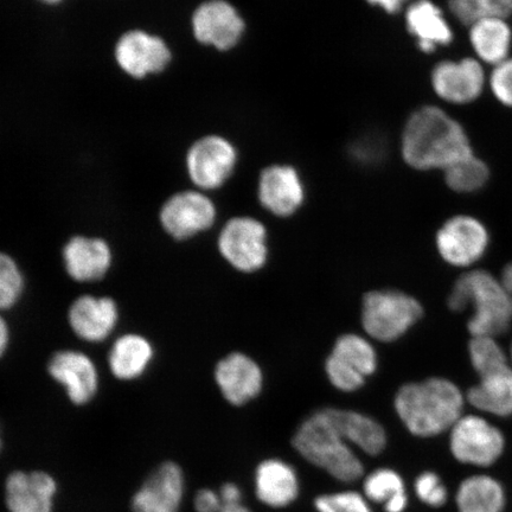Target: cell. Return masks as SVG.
<instances>
[{
	"label": "cell",
	"instance_id": "ac0fdd59",
	"mask_svg": "<svg viewBox=\"0 0 512 512\" xmlns=\"http://www.w3.org/2000/svg\"><path fill=\"white\" fill-rule=\"evenodd\" d=\"M215 381L230 405L243 406L258 398L264 388V374L253 358L233 352L217 363Z\"/></svg>",
	"mask_w": 512,
	"mask_h": 512
},
{
	"label": "cell",
	"instance_id": "8d00e7d4",
	"mask_svg": "<svg viewBox=\"0 0 512 512\" xmlns=\"http://www.w3.org/2000/svg\"><path fill=\"white\" fill-rule=\"evenodd\" d=\"M194 505L196 512H221L223 508L220 495L209 489L197 492Z\"/></svg>",
	"mask_w": 512,
	"mask_h": 512
},
{
	"label": "cell",
	"instance_id": "60d3db41",
	"mask_svg": "<svg viewBox=\"0 0 512 512\" xmlns=\"http://www.w3.org/2000/svg\"><path fill=\"white\" fill-rule=\"evenodd\" d=\"M502 284L512 296V262L504 268L502 275Z\"/></svg>",
	"mask_w": 512,
	"mask_h": 512
},
{
	"label": "cell",
	"instance_id": "ffe728a7",
	"mask_svg": "<svg viewBox=\"0 0 512 512\" xmlns=\"http://www.w3.org/2000/svg\"><path fill=\"white\" fill-rule=\"evenodd\" d=\"M70 328L89 343H101L113 334L119 322L117 303L110 297L81 296L70 306Z\"/></svg>",
	"mask_w": 512,
	"mask_h": 512
},
{
	"label": "cell",
	"instance_id": "d590c367",
	"mask_svg": "<svg viewBox=\"0 0 512 512\" xmlns=\"http://www.w3.org/2000/svg\"><path fill=\"white\" fill-rule=\"evenodd\" d=\"M488 83L495 98L503 106L512 108V57L494 66Z\"/></svg>",
	"mask_w": 512,
	"mask_h": 512
},
{
	"label": "cell",
	"instance_id": "4fadbf2b",
	"mask_svg": "<svg viewBox=\"0 0 512 512\" xmlns=\"http://www.w3.org/2000/svg\"><path fill=\"white\" fill-rule=\"evenodd\" d=\"M431 79L435 94L453 105H467L476 101L486 85L482 63L471 57L438 63Z\"/></svg>",
	"mask_w": 512,
	"mask_h": 512
},
{
	"label": "cell",
	"instance_id": "e0dca14e",
	"mask_svg": "<svg viewBox=\"0 0 512 512\" xmlns=\"http://www.w3.org/2000/svg\"><path fill=\"white\" fill-rule=\"evenodd\" d=\"M59 484L48 472L14 471L5 480V504L9 512H54Z\"/></svg>",
	"mask_w": 512,
	"mask_h": 512
},
{
	"label": "cell",
	"instance_id": "cb8c5ba5",
	"mask_svg": "<svg viewBox=\"0 0 512 512\" xmlns=\"http://www.w3.org/2000/svg\"><path fill=\"white\" fill-rule=\"evenodd\" d=\"M155 357V349L142 335L127 334L114 342L108 355L111 373L121 381L139 379L149 369Z\"/></svg>",
	"mask_w": 512,
	"mask_h": 512
},
{
	"label": "cell",
	"instance_id": "ba28073f",
	"mask_svg": "<svg viewBox=\"0 0 512 512\" xmlns=\"http://www.w3.org/2000/svg\"><path fill=\"white\" fill-rule=\"evenodd\" d=\"M504 446L502 432L479 416H462L451 428V452L460 463L479 467L494 465L501 458Z\"/></svg>",
	"mask_w": 512,
	"mask_h": 512
},
{
	"label": "cell",
	"instance_id": "3957f363",
	"mask_svg": "<svg viewBox=\"0 0 512 512\" xmlns=\"http://www.w3.org/2000/svg\"><path fill=\"white\" fill-rule=\"evenodd\" d=\"M293 447L307 462L339 482L352 483L363 476V464L339 432L329 408L320 409L304 420L294 434Z\"/></svg>",
	"mask_w": 512,
	"mask_h": 512
},
{
	"label": "cell",
	"instance_id": "8fae6325",
	"mask_svg": "<svg viewBox=\"0 0 512 512\" xmlns=\"http://www.w3.org/2000/svg\"><path fill=\"white\" fill-rule=\"evenodd\" d=\"M115 60L127 75L144 79L163 72L171 61V51L162 38L143 30H132L120 37Z\"/></svg>",
	"mask_w": 512,
	"mask_h": 512
},
{
	"label": "cell",
	"instance_id": "1f68e13d",
	"mask_svg": "<svg viewBox=\"0 0 512 512\" xmlns=\"http://www.w3.org/2000/svg\"><path fill=\"white\" fill-rule=\"evenodd\" d=\"M470 356L472 366L479 377L509 368L507 356L491 337H473L470 343Z\"/></svg>",
	"mask_w": 512,
	"mask_h": 512
},
{
	"label": "cell",
	"instance_id": "f1b7e54d",
	"mask_svg": "<svg viewBox=\"0 0 512 512\" xmlns=\"http://www.w3.org/2000/svg\"><path fill=\"white\" fill-rule=\"evenodd\" d=\"M363 490L368 501L383 504L386 512H403L407 508L406 486L398 472L390 469L371 472L364 480Z\"/></svg>",
	"mask_w": 512,
	"mask_h": 512
},
{
	"label": "cell",
	"instance_id": "d6a6232c",
	"mask_svg": "<svg viewBox=\"0 0 512 512\" xmlns=\"http://www.w3.org/2000/svg\"><path fill=\"white\" fill-rule=\"evenodd\" d=\"M25 280L12 256L0 252V312L17 305L24 292Z\"/></svg>",
	"mask_w": 512,
	"mask_h": 512
},
{
	"label": "cell",
	"instance_id": "e575fe53",
	"mask_svg": "<svg viewBox=\"0 0 512 512\" xmlns=\"http://www.w3.org/2000/svg\"><path fill=\"white\" fill-rule=\"evenodd\" d=\"M415 494L422 503L439 508L447 501V489L437 473L427 471L416 478Z\"/></svg>",
	"mask_w": 512,
	"mask_h": 512
},
{
	"label": "cell",
	"instance_id": "52a82bcc",
	"mask_svg": "<svg viewBox=\"0 0 512 512\" xmlns=\"http://www.w3.org/2000/svg\"><path fill=\"white\" fill-rule=\"evenodd\" d=\"M219 251L235 270L243 273L261 270L268 259L264 224L253 217H234L221 230Z\"/></svg>",
	"mask_w": 512,
	"mask_h": 512
},
{
	"label": "cell",
	"instance_id": "ab89813d",
	"mask_svg": "<svg viewBox=\"0 0 512 512\" xmlns=\"http://www.w3.org/2000/svg\"><path fill=\"white\" fill-rule=\"evenodd\" d=\"M10 344V328L6 319L0 315V358L8 351Z\"/></svg>",
	"mask_w": 512,
	"mask_h": 512
},
{
	"label": "cell",
	"instance_id": "9a60e30c",
	"mask_svg": "<svg viewBox=\"0 0 512 512\" xmlns=\"http://www.w3.org/2000/svg\"><path fill=\"white\" fill-rule=\"evenodd\" d=\"M49 375L66 389L76 406L91 402L99 389V373L92 358L78 350L57 351L48 364Z\"/></svg>",
	"mask_w": 512,
	"mask_h": 512
},
{
	"label": "cell",
	"instance_id": "74e56055",
	"mask_svg": "<svg viewBox=\"0 0 512 512\" xmlns=\"http://www.w3.org/2000/svg\"><path fill=\"white\" fill-rule=\"evenodd\" d=\"M223 507L227 505L241 504L242 492L238 485L234 483L224 484L219 492Z\"/></svg>",
	"mask_w": 512,
	"mask_h": 512
},
{
	"label": "cell",
	"instance_id": "5bb4252c",
	"mask_svg": "<svg viewBox=\"0 0 512 512\" xmlns=\"http://www.w3.org/2000/svg\"><path fill=\"white\" fill-rule=\"evenodd\" d=\"M192 31L198 42L219 50H229L238 44L245 31L239 12L226 0H208L192 16Z\"/></svg>",
	"mask_w": 512,
	"mask_h": 512
},
{
	"label": "cell",
	"instance_id": "30bf717a",
	"mask_svg": "<svg viewBox=\"0 0 512 512\" xmlns=\"http://www.w3.org/2000/svg\"><path fill=\"white\" fill-rule=\"evenodd\" d=\"M236 160L235 147L219 136L198 140L188 152L187 168L192 183L198 189L215 190L232 176Z\"/></svg>",
	"mask_w": 512,
	"mask_h": 512
},
{
	"label": "cell",
	"instance_id": "8992f818",
	"mask_svg": "<svg viewBox=\"0 0 512 512\" xmlns=\"http://www.w3.org/2000/svg\"><path fill=\"white\" fill-rule=\"evenodd\" d=\"M379 366L376 350L366 338L356 334L339 337L326 358L325 373L332 386L341 392L361 389Z\"/></svg>",
	"mask_w": 512,
	"mask_h": 512
},
{
	"label": "cell",
	"instance_id": "7a4b0ae2",
	"mask_svg": "<svg viewBox=\"0 0 512 512\" xmlns=\"http://www.w3.org/2000/svg\"><path fill=\"white\" fill-rule=\"evenodd\" d=\"M394 406L409 432L430 438L451 430L462 418L464 398L451 381L430 379L401 387Z\"/></svg>",
	"mask_w": 512,
	"mask_h": 512
},
{
	"label": "cell",
	"instance_id": "ee69618b",
	"mask_svg": "<svg viewBox=\"0 0 512 512\" xmlns=\"http://www.w3.org/2000/svg\"><path fill=\"white\" fill-rule=\"evenodd\" d=\"M3 448V441H2V434H0V452H2Z\"/></svg>",
	"mask_w": 512,
	"mask_h": 512
},
{
	"label": "cell",
	"instance_id": "d4e9b609",
	"mask_svg": "<svg viewBox=\"0 0 512 512\" xmlns=\"http://www.w3.org/2000/svg\"><path fill=\"white\" fill-rule=\"evenodd\" d=\"M332 419L350 445L369 456H377L387 446V433L370 416L347 409L329 408Z\"/></svg>",
	"mask_w": 512,
	"mask_h": 512
},
{
	"label": "cell",
	"instance_id": "f546056e",
	"mask_svg": "<svg viewBox=\"0 0 512 512\" xmlns=\"http://www.w3.org/2000/svg\"><path fill=\"white\" fill-rule=\"evenodd\" d=\"M448 188L453 191L470 194L485 187L490 177L489 166L475 153L448 166L444 170Z\"/></svg>",
	"mask_w": 512,
	"mask_h": 512
},
{
	"label": "cell",
	"instance_id": "4316f807",
	"mask_svg": "<svg viewBox=\"0 0 512 512\" xmlns=\"http://www.w3.org/2000/svg\"><path fill=\"white\" fill-rule=\"evenodd\" d=\"M467 400L479 411L498 416L512 415V369L509 367L480 377L479 384L467 393Z\"/></svg>",
	"mask_w": 512,
	"mask_h": 512
},
{
	"label": "cell",
	"instance_id": "7402d4cb",
	"mask_svg": "<svg viewBox=\"0 0 512 512\" xmlns=\"http://www.w3.org/2000/svg\"><path fill=\"white\" fill-rule=\"evenodd\" d=\"M255 492L259 501L267 507L286 508L299 495L296 470L280 459L265 460L255 472Z\"/></svg>",
	"mask_w": 512,
	"mask_h": 512
},
{
	"label": "cell",
	"instance_id": "5b68a950",
	"mask_svg": "<svg viewBox=\"0 0 512 512\" xmlns=\"http://www.w3.org/2000/svg\"><path fill=\"white\" fill-rule=\"evenodd\" d=\"M422 315L424 310L418 300L400 291H373L363 298V328L376 341H396L418 323Z\"/></svg>",
	"mask_w": 512,
	"mask_h": 512
},
{
	"label": "cell",
	"instance_id": "2e32d148",
	"mask_svg": "<svg viewBox=\"0 0 512 512\" xmlns=\"http://www.w3.org/2000/svg\"><path fill=\"white\" fill-rule=\"evenodd\" d=\"M185 490L184 473L174 462L159 465L132 498L133 512H179Z\"/></svg>",
	"mask_w": 512,
	"mask_h": 512
},
{
	"label": "cell",
	"instance_id": "277c9868",
	"mask_svg": "<svg viewBox=\"0 0 512 512\" xmlns=\"http://www.w3.org/2000/svg\"><path fill=\"white\" fill-rule=\"evenodd\" d=\"M471 305L475 309L469 320L473 337L495 338L505 334L512 323V296L502 283L485 271L462 275L448 297L452 311H463Z\"/></svg>",
	"mask_w": 512,
	"mask_h": 512
},
{
	"label": "cell",
	"instance_id": "f35d334b",
	"mask_svg": "<svg viewBox=\"0 0 512 512\" xmlns=\"http://www.w3.org/2000/svg\"><path fill=\"white\" fill-rule=\"evenodd\" d=\"M371 5L380 6L383 10H386L388 14H395L401 10L402 6L405 5L408 0H367Z\"/></svg>",
	"mask_w": 512,
	"mask_h": 512
},
{
	"label": "cell",
	"instance_id": "7bdbcfd3",
	"mask_svg": "<svg viewBox=\"0 0 512 512\" xmlns=\"http://www.w3.org/2000/svg\"><path fill=\"white\" fill-rule=\"evenodd\" d=\"M41 2L47 3V4H57V3L62 2V0H41Z\"/></svg>",
	"mask_w": 512,
	"mask_h": 512
},
{
	"label": "cell",
	"instance_id": "83f0119b",
	"mask_svg": "<svg viewBox=\"0 0 512 512\" xmlns=\"http://www.w3.org/2000/svg\"><path fill=\"white\" fill-rule=\"evenodd\" d=\"M456 499L459 512H503L507 502L501 483L485 475L466 478Z\"/></svg>",
	"mask_w": 512,
	"mask_h": 512
},
{
	"label": "cell",
	"instance_id": "6da1fadb",
	"mask_svg": "<svg viewBox=\"0 0 512 512\" xmlns=\"http://www.w3.org/2000/svg\"><path fill=\"white\" fill-rule=\"evenodd\" d=\"M465 128L439 107L420 108L408 119L402 136V156L416 170H446L472 155Z\"/></svg>",
	"mask_w": 512,
	"mask_h": 512
},
{
	"label": "cell",
	"instance_id": "7c38bea8",
	"mask_svg": "<svg viewBox=\"0 0 512 512\" xmlns=\"http://www.w3.org/2000/svg\"><path fill=\"white\" fill-rule=\"evenodd\" d=\"M489 234L478 220L470 216H454L440 228L438 251L453 266L475 264L486 251Z\"/></svg>",
	"mask_w": 512,
	"mask_h": 512
},
{
	"label": "cell",
	"instance_id": "44dd1931",
	"mask_svg": "<svg viewBox=\"0 0 512 512\" xmlns=\"http://www.w3.org/2000/svg\"><path fill=\"white\" fill-rule=\"evenodd\" d=\"M62 259L70 278L78 283H93L111 270L113 253L104 239L74 236L64 246Z\"/></svg>",
	"mask_w": 512,
	"mask_h": 512
},
{
	"label": "cell",
	"instance_id": "4dcf8cb0",
	"mask_svg": "<svg viewBox=\"0 0 512 512\" xmlns=\"http://www.w3.org/2000/svg\"><path fill=\"white\" fill-rule=\"evenodd\" d=\"M448 8L460 23L470 25L485 18L512 15V0H447Z\"/></svg>",
	"mask_w": 512,
	"mask_h": 512
},
{
	"label": "cell",
	"instance_id": "836d02e7",
	"mask_svg": "<svg viewBox=\"0 0 512 512\" xmlns=\"http://www.w3.org/2000/svg\"><path fill=\"white\" fill-rule=\"evenodd\" d=\"M368 499L356 491L336 492L319 496L315 501L318 512H373Z\"/></svg>",
	"mask_w": 512,
	"mask_h": 512
},
{
	"label": "cell",
	"instance_id": "d6986e66",
	"mask_svg": "<svg viewBox=\"0 0 512 512\" xmlns=\"http://www.w3.org/2000/svg\"><path fill=\"white\" fill-rule=\"evenodd\" d=\"M258 195L262 207L271 214L288 217L303 206L305 189L296 169L273 165L262 171Z\"/></svg>",
	"mask_w": 512,
	"mask_h": 512
},
{
	"label": "cell",
	"instance_id": "9c48e42d",
	"mask_svg": "<svg viewBox=\"0 0 512 512\" xmlns=\"http://www.w3.org/2000/svg\"><path fill=\"white\" fill-rule=\"evenodd\" d=\"M213 201L201 191H182L169 198L160 210V223L172 238H194L213 227L216 220Z\"/></svg>",
	"mask_w": 512,
	"mask_h": 512
},
{
	"label": "cell",
	"instance_id": "603a6c76",
	"mask_svg": "<svg viewBox=\"0 0 512 512\" xmlns=\"http://www.w3.org/2000/svg\"><path fill=\"white\" fill-rule=\"evenodd\" d=\"M407 29L418 41V47L431 54L438 47H446L453 41V31L446 21L443 10L431 0H418L406 12Z\"/></svg>",
	"mask_w": 512,
	"mask_h": 512
},
{
	"label": "cell",
	"instance_id": "484cf974",
	"mask_svg": "<svg viewBox=\"0 0 512 512\" xmlns=\"http://www.w3.org/2000/svg\"><path fill=\"white\" fill-rule=\"evenodd\" d=\"M470 42L479 61L496 66L510 57L512 30L505 18L480 19L470 25Z\"/></svg>",
	"mask_w": 512,
	"mask_h": 512
},
{
	"label": "cell",
	"instance_id": "f6af8a7d",
	"mask_svg": "<svg viewBox=\"0 0 512 512\" xmlns=\"http://www.w3.org/2000/svg\"><path fill=\"white\" fill-rule=\"evenodd\" d=\"M511 357H512V345H511Z\"/></svg>",
	"mask_w": 512,
	"mask_h": 512
},
{
	"label": "cell",
	"instance_id": "b9f144b4",
	"mask_svg": "<svg viewBox=\"0 0 512 512\" xmlns=\"http://www.w3.org/2000/svg\"><path fill=\"white\" fill-rule=\"evenodd\" d=\"M221 512H252L247 509L245 505L235 504V505H227V507H223Z\"/></svg>",
	"mask_w": 512,
	"mask_h": 512
}]
</instances>
